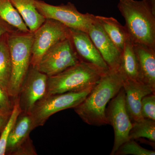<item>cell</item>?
Wrapping results in <instances>:
<instances>
[{
	"label": "cell",
	"mask_w": 155,
	"mask_h": 155,
	"mask_svg": "<svg viewBox=\"0 0 155 155\" xmlns=\"http://www.w3.org/2000/svg\"><path fill=\"white\" fill-rule=\"evenodd\" d=\"M132 123V127L128 135L129 140H135L145 138L155 142V121L143 118Z\"/></svg>",
	"instance_id": "cell-21"
},
{
	"label": "cell",
	"mask_w": 155,
	"mask_h": 155,
	"mask_svg": "<svg viewBox=\"0 0 155 155\" xmlns=\"http://www.w3.org/2000/svg\"><path fill=\"white\" fill-rule=\"evenodd\" d=\"M22 112L19 107L18 98L14 100V107L12 114L9 117L8 122L2 130L0 136V155L6 154V145L9 134L19 114Z\"/></svg>",
	"instance_id": "cell-22"
},
{
	"label": "cell",
	"mask_w": 155,
	"mask_h": 155,
	"mask_svg": "<svg viewBox=\"0 0 155 155\" xmlns=\"http://www.w3.org/2000/svg\"><path fill=\"white\" fill-rule=\"evenodd\" d=\"M115 155H155V152L142 147L135 140H128L119 147Z\"/></svg>",
	"instance_id": "cell-23"
},
{
	"label": "cell",
	"mask_w": 155,
	"mask_h": 155,
	"mask_svg": "<svg viewBox=\"0 0 155 155\" xmlns=\"http://www.w3.org/2000/svg\"><path fill=\"white\" fill-rule=\"evenodd\" d=\"M69 31L70 38L81 61L91 63L105 70L109 69L87 33L72 28H69Z\"/></svg>",
	"instance_id": "cell-14"
},
{
	"label": "cell",
	"mask_w": 155,
	"mask_h": 155,
	"mask_svg": "<svg viewBox=\"0 0 155 155\" xmlns=\"http://www.w3.org/2000/svg\"><path fill=\"white\" fill-rule=\"evenodd\" d=\"M81 61L69 37L48 50L37 65L40 72L48 77L57 75Z\"/></svg>",
	"instance_id": "cell-7"
},
{
	"label": "cell",
	"mask_w": 155,
	"mask_h": 155,
	"mask_svg": "<svg viewBox=\"0 0 155 155\" xmlns=\"http://www.w3.org/2000/svg\"><path fill=\"white\" fill-rule=\"evenodd\" d=\"M34 129L30 114L21 112L9 134L6 154L37 155L29 136L31 132Z\"/></svg>",
	"instance_id": "cell-10"
},
{
	"label": "cell",
	"mask_w": 155,
	"mask_h": 155,
	"mask_svg": "<svg viewBox=\"0 0 155 155\" xmlns=\"http://www.w3.org/2000/svg\"><path fill=\"white\" fill-rule=\"evenodd\" d=\"M106 107L108 124L114 129V141L111 155L115 153L119 147L129 140L128 135L132 123L127 114L125 104V93L123 87L110 100Z\"/></svg>",
	"instance_id": "cell-9"
},
{
	"label": "cell",
	"mask_w": 155,
	"mask_h": 155,
	"mask_svg": "<svg viewBox=\"0 0 155 155\" xmlns=\"http://www.w3.org/2000/svg\"><path fill=\"white\" fill-rule=\"evenodd\" d=\"M17 31L18 30L0 18V37L5 34L13 33Z\"/></svg>",
	"instance_id": "cell-26"
},
{
	"label": "cell",
	"mask_w": 155,
	"mask_h": 155,
	"mask_svg": "<svg viewBox=\"0 0 155 155\" xmlns=\"http://www.w3.org/2000/svg\"><path fill=\"white\" fill-rule=\"evenodd\" d=\"M0 18L21 32H30L11 0H0Z\"/></svg>",
	"instance_id": "cell-20"
},
{
	"label": "cell",
	"mask_w": 155,
	"mask_h": 155,
	"mask_svg": "<svg viewBox=\"0 0 155 155\" xmlns=\"http://www.w3.org/2000/svg\"><path fill=\"white\" fill-rule=\"evenodd\" d=\"M36 0H11L30 32L33 33L44 23L45 19L35 5Z\"/></svg>",
	"instance_id": "cell-17"
},
{
	"label": "cell",
	"mask_w": 155,
	"mask_h": 155,
	"mask_svg": "<svg viewBox=\"0 0 155 155\" xmlns=\"http://www.w3.org/2000/svg\"><path fill=\"white\" fill-rule=\"evenodd\" d=\"M48 76L31 65L17 97L22 112L30 114L35 105L47 93Z\"/></svg>",
	"instance_id": "cell-11"
},
{
	"label": "cell",
	"mask_w": 155,
	"mask_h": 155,
	"mask_svg": "<svg viewBox=\"0 0 155 155\" xmlns=\"http://www.w3.org/2000/svg\"><path fill=\"white\" fill-rule=\"evenodd\" d=\"M33 35L31 65L35 67L50 48L70 37V31L69 28L59 21L46 19Z\"/></svg>",
	"instance_id": "cell-8"
},
{
	"label": "cell",
	"mask_w": 155,
	"mask_h": 155,
	"mask_svg": "<svg viewBox=\"0 0 155 155\" xmlns=\"http://www.w3.org/2000/svg\"><path fill=\"white\" fill-rule=\"evenodd\" d=\"M98 23L122 54L125 43L128 38L124 26L112 17L95 16Z\"/></svg>",
	"instance_id": "cell-18"
},
{
	"label": "cell",
	"mask_w": 155,
	"mask_h": 155,
	"mask_svg": "<svg viewBox=\"0 0 155 155\" xmlns=\"http://www.w3.org/2000/svg\"><path fill=\"white\" fill-rule=\"evenodd\" d=\"M33 33L17 31L8 34L12 74L8 93L14 100L18 96L23 81L31 66Z\"/></svg>",
	"instance_id": "cell-4"
},
{
	"label": "cell",
	"mask_w": 155,
	"mask_h": 155,
	"mask_svg": "<svg viewBox=\"0 0 155 155\" xmlns=\"http://www.w3.org/2000/svg\"><path fill=\"white\" fill-rule=\"evenodd\" d=\"M122 87L125 93V104L131 122L142 119L141 102L143 98L155 92L153 89L138 81L123 78Z\"/></svg>",
	"instance_id": "cell-13"
},
{
	"label": "cell",
	"mask_w": 155,
	"mask_h": 155,
	"mask_svg": "<svg viewBox=\"0 0 155 155\" xmlns=\"http://www.w3.org/2000/svg\"><path fill=\"white\" fill-rule=\"evenodd\" d=\"M35 5L45 19H54L69 28L82 31L86 33L95 21V15L80 13L74 4L70 2L55 6L42 0H36Z\"/></svg>",
	"instance_id": "cell-6"
},
{
	"label": "cell",
	"mask_w": 155,
	"mask_h": 155,
	"mask_svg": "<svg viewBox=\"0 0 155 155\" xmlns=\"http://www.w3.org/2000/svg\"><path fill=\"white\" fill-rule=\"evenodd\" d=\"M118 71L123 78L138 81L140 70L138 59L134 43L129 37L121 54Z\"/></svg>",
	"instance_id": "cell-16"
},
{
	"label": "cell",
	"mask_w": 155,
	"mask_h": 155,
	"mask_svg": "<svg viewBox=\"0 0 155 155\" xmlns=\"http://www.w3.org/2000/svg\"><path fill=\"white\" fill-rule=\"evenodd\" d=\"M107 70L81 61L57 75L48 77L47 94L80 91L93 88Z\"/></svg>",
	"instance_id": "cell-3"
},
{
	"label": "cell",
	"mask_w": 155,
	"mask_h": 155,
	"mask_svg": "<svg viewBox=\"0 0 155 155\" xmlns=\"http://www.w3.org/2000/svg\"><path fill=\"white\" fill-rule=\"evenodd\" d=\"M123 81L118 70L108 69L85 98L73 108L75 113L88 125H108L106 107L122 87Z\"/></svg>",
	"instance_id": "cell-1"
},
{
	"label": "cell",
	"mask_w": 155,
	"mask_h": 155,
	"mask_svg": "<svg viewBox=\"0 0 155 155\" xmlns=\"http://www.w3.org/2000/svg\"><path fill=\"white\" fill-rule=\"evenodd\" d=\"M87 34L109 69L118 70L121 59V53L97 22L96 18L95 21L89 28Z\"/></svg>",
	"instance_id": "cell-12"
},
{
	"label": "cell",
	"mask_w": 155,
	"mask_h": 155,
	"mask_svg": "<svg viewBox=\"0 0 155 155\" xmlns=\"http://www.w3.org/2000/svg\"><path fill=\"white\" fill-rule=\"evenodd\" d=\"M134 45L139 66L138 81L155 91V49L141 44Z\"/></svg>",
	"instance_id": "cell-15"
},
{
	"label": "cell",
	"mask_w": 155,
	"mask_h": 155,
	"mask_svg": "<svg viewBox=\"0 0 155 155\" xmlns=\"http://www.w3.org/2000/svg\"><path fill=\"white\" fill-rule=\"evenodd\" d=\"M8 34L0 37V85L8 93L12 74V64Z\"/></svg>",
	"instance_id": "cell-19"
},
{
	"label": "cell",
	"mask_w": 155,
	"mask_h": 155,
	"mask_svg": "<svg viewBox=\"0 0 155 155\" xmlns=\"http://www.w3.org/2000/svg\"><path fill=\"white\" fill-rule=\"evenodd\" d=\"M118 8L134 43L155 49V0H119Z\"/></svg>",
	"instance_id": "cell-2"
},
{
	"label": "cell",
	"mask_w": 155,
	"mask_h": 155,
	"mask_svg": "<svg viewBox=\"0 0 155 155\" xmlns=\"http://www.w3.org/2000/svg\"><path fill=\"white\" fill-rule=\"evenodd\" d=\"M93 88L80 91L46 95L36 103L30 114L35 128L43 126L54 114L75 108L85 98Z\"/></svg>",
	"instance_id": "cell-5"
},
{
	"label": "cell",
	"mask_w": 155,
	"mask_h": 155,
	"mask_svg": "<svg viewBox=\"0 0 155 155\" xmlns=\"http://www.w3.org/2000/svg\"><path fill=\"white\" fill-rule=\"evenodd\" d=\"M14 100L0 85V113L10 117L14 107Z\"/></svg>",
	"instance_id": "cell-25"
},
{
	"label": "cell",
	"mask_w": 155,
	"mask_h": 155,
	"mask_svg": "<svg viewBox=\"0 0 155 155\" xmlns=\"http://www.w3.org/2000/svg\"><path fill=\"white\" fill-rule=\"evenodd\" d=\"M9 117L5 116L0 113V134L5 126L6 123L8 122Z\"/></svg>",
	"instance_id": "cell-27"
},
{
	"label": "cell",
	"mask_w": 155,
	"mask_h": 155,
	"mask_svg": "<svg viewBox=\"0 0 155 155\" xmlns=\"http://www.w3.org/2000/svg\"><path fill=\"white\" fill-rule=\"evenodd\" d=\"M143 118L155 121V94L152 93L143 97L141 102Z\"/></svg>",
	"instance_id": "cell-24"
}]
</instances>
